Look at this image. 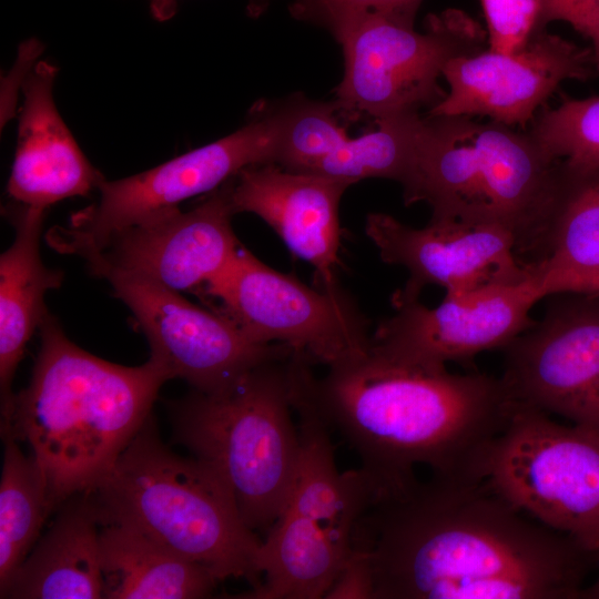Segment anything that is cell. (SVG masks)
I'll return each instance as SVG.
<instances>
[{"label": "cell", "instance_id": "obj_34", "mask_svg": "<svg viewBox=\"0 0 599 599\" xmlns=\"http://www.w3.org/2000/svg\"><path fill=\"white\" fill-rule=\"evenodd\" d=\"M598 564H599V560H598ZM582 598L599 599V576L591 586L585 588Z\"/></svg>", "mask_w": 599, "mask_h": 599}, {"label": "cell", "instance_id": "obj_35", "mask_svg": "<svg viewBox=\"0 0 599 599\" xmlns=\"http://www.w3.org/2000/svg\"><path fill=\"white\" fill-rule=\"evenodd\" d=\"M248 9L250 12L255 16L263 9V0H251Z\"/></svg>", "mask_w": 599, "mask_h": 599}, {"label": "cell", "instance_id": "obj_3", "mask_svg": "<svg viewBox=\"0 0 599 599\" xmlns=\"http://www.w3.org/2000/svg\"><path fill=\"white\" fill-rule=\"evenodd\" d=\"M39 328L30 383L14 394L1 435L29 446L53 511L105 478L172 377L152 356L129 367L90 354L49 312Z\"/></svg>", "mask_w": 599, "mask_h": 599}, {"label": "cell", "instance_id": "obj_11", "mask_svg": "<svg viewBox=\"0 0 599 599\" xmlns=\"http://www.w3.org/2000/svg\"><path fill=\"white\" fill-rule=\"evenodd\" d=\"M280 113L265 104L245 125L206 145L191 150L145 172L116 181L104 180L99 200L73 213L67 226L47 234L48 244L63 254L98 248L112 233L192 196L211 193L245 167L274 163Z\"/></svg>", "mask_w": 599, "mask_h": 599}, {"label": "cell", "instance_id": "obj_25", "mask_svg": "<svg viewBox=\"0 0 599 599\" xmlns=\"http://www.w3.org/2000/svg\"><path fill=\"white\" fill-rule=\"evenodd\" d=\"M422 122L419 114L376 121V129L348 138L303 172L333 177L348 185L369 177L389 179L403 185L415 163Z\"/></svg>", "mask_w": 599, "mask_h": 599}, {"label": "cell", "instance_id": "obj_17", "mask_svg": "<svg viewBox=\"0 0 599 599\" xmlns=\"http://www.w3.org/2000/svg\"><path fill=\"white\" fill-rule=\"evenodd\" d=\"M233 215L227 181L195 207L155 212L80 256L177 293L199 295L226 270L241 247L232 229Z\"/></svg>", "mask_w": 599, "mask_h": 599}, {"label": "cell", "instance_id": "obj_4", "mask_svg": "<svg viewBox=\"0 0 599 599\" xmlns=\"http://www.w3.org/2000/svg\"><path fill=\"white\" fill-rule=\"evenodd\" d=\"M469 115L423 118L406 205L425 202L434 220L493 224L536 263L565 185L559 161L529 131Z\"/></svg>", "mask_w": 599, "mask_h": 599}, {"label": "cell", "instance_id": "obj_21", "mask_svg": "<svg viewBox=\"0 0 599 599\" xmlns=\"http://www.w3.org/2000/svg\"><path fill=\"white\" fill-rule=\"evenodd\" d=\"M6 214L14 227V240L0 256L1 420L12 406V380L26 346L48 313L44 295L63 280L61 271L47 267L41 260L44 212L11 203Z\"/></svg>", "mask_w": 599, "mask_h": 599}, {"label": "cell", "instance_id": "obj_6", "mask_svg": "<svg viewBox=\"0 0 599 599\" xmlns=\"http://www.w3.org/2000/svg\"><path fill=\"white\" fill-rule=\"evenodd\" d=\"M294 355L263 363L222 390L193 389L169 407L176 443L223 483L254 532L272 528L297 469Z\"/></svg>", "mask_w": 599, "mask_h": 599}, {"label": "cell", "instance_id": "obj_20", "mask_svg": "<svg viewBox=\"0 0 599 599\" xmlns=\"http://www.w3.org/2000/svg\"><path fill=\"white\" fill-rule=\"evenodd\" d=\"M0 598H102L100 518L89 491L67 499Z\"/></svg>", "mask_w": 599, "mask_h": 599}, {"label": "cell", "instance_id": "obj_31", "mask_svg": "<svg viewBox=\"0 0 599 599\" xmlns=\"http://www.w3.org/2000/svg\"><path fill=\"white\" fill-rule=\"evenodd\" d=\"M324 598L374 599L373 570L364 551L351 548Z\"/></svg>", "mask_w": 599, "mask_h": 599}, {"label": "cell", "instance_id": "obj_22", "mask_svg": "<svg viewBox=\"0 0 599 599\" xmlns=\"http://www.w3.org/2000/svg\"><path fill=\"white\" fill-rule=\"evenodd\" d=\"M102 598L200 599L219 580L204 567L118 524L100 527Z\"/></svg>", "mask_w": 599, "mask_h": 599}, {"label": "cell", "instance_id": "obj_19", "mask_svg": "<svg viewBox=\"0 0 599 599\" xmlns=\"http://www.w3.org/2000/svg\"><path fill=\"white\" fill-rule=\"evenodd\" d=\"M55 74L54 65L40 61L23 82L18 143L7 185L13 204L44 213L64 199L88 195L105 180L57 110Z\"/></svg>", "mask_w": 599, "mask_h": 599}, {"label": "cell", "instance_id": "obj_2", "mask_svg": "<svg viewBox=\"0 0 599 599\" xmlns=\"http://www.w3.org/2000/svg\"><path fill=\"white\" fill-rule=\"evenodd\" d=\"M298 358L294 403L311 408L356 451L375 496L414 484L417 466L471 476L514 409L500 378L453 374L382 358L369 351L316 378Z\"/></svg>", "mask_w": 599, "mask_h": 599}, {"label": "cell", "instance_id": "obj_29", "mask_svg": "<svg viewBox=\"0 0 599 599\" xmlns=\"http://www.w3.org/2000/svg\"><path fill=\"white\" fill-rule=\"evenodd\" d=\"M488 28L489 49L514 53L539 28L542 0H480Z\"/></svg>", "mask_w": 599, "mask_h": 599}, {"label": "cell", "instance_id": "obj_23", "mask_svg": "<svg viewBox=\"0 0 599 599\" xmlns=\"http://www.w3.org/2000/svg\"><path fill=\"white\" fill-rule=\"evenodd\" d=\"M532 264L545 297L575 293L599 274V172L565 176L541 258Z\"/></svg>", "mask_w": 599, "mask_h": 599}, {"label": "cell", "instance_id": "obj_1", "mask_svg": "<svg viewBox=\"0 0 599 599\" xmlns=\"http://www.w3.org/2000/svg\"><path fill=\"white\" fill-rule=\"evenodd\" d=\"M374 599H579L598 559L481 478L433 474L375 498L355 524Z\"/></svg>", "mask_w": 599, "mask_h": 599}, {"label": "cell", "instance_id": "obj_30", "mask_svg": "<svg viewBox=\"0 0 599 599\" xmlns=\"http://www.w3.org/2000/svg\"><path fill=\"white\" fill-rule=\"evenodd\" d=\"M552 21L569 23L593 44L599 41V0H542L539 28Z\"/></svg>", "mask_w": 599, "mask_h": 599}, {"label": "cell", "instance_id": "obj_28", "mask_svg": "<svg viewBox=\"0 0 599 599\" xmlns=\"http://www.w3.org/2000/svg\"><path fill=\"white\" fill-rule=\"evenodd\" d=\"M422 0H296L291 13L298 20L326 27L333 34L368 16H385L414 22Z\"/></svg>", "mask_w": 599, "mask_h": 599}, {"label": "cell", "instance_id": "obj_10", "mask_svg": "<svg viewBox=\"0 0 599 599\" xmlns=\"http://www.w3.org/2000/svg\"><path fill=\"white\" fill-rule=\"evenodd\" d=\"M258 343H281L327 367L369 351L368 321L339 284L315 290L238 248L199 296Z\"/></svg>", "mask_w": 599, "mask_h": 599}, {"label": "cell", "instance_id": "obj_5", "mask_svg": "<svg viewBox=\"0 0 599 599\" xmlns=\"http://www.w3.org/2000/svg\"><path fill=\"white\" fill-rule=\"evenodd\" d=\"M89 493L101 525L133 528L219 581L241 578L252 589L260 586L262 540L214 473L163 444L152 415Z\"/></svg>", "mask_w": 599, "mask_h": 599}, {"label": "cell", "instance_id": "obj_7", "mask_svg": "<svg viewBox=\"0 0 599 599\" xmlns=\"http://www.w3.org/2000/svg\"><path fill=\"white\" fill-rule=\"evenodd\" d=\"M297 415L301 451L294 483L261 545V583L240 598H324L351 551L355 524L374 499L361 468L338 470L327 426L309 409Z\"/></svg>", "mask_w": 599, "mask_h": 599}, {"label": "cell", "instance_id": "obj_33", "mask_svg": "<svg viewBox=\"0 0 599 599\" xmlns=\"http://www.w3.org/2000/svg\"><path fill=\"white\" fill-rule=\"evenodd\" d=\"M575 293L599 295V274L582 283Z\"/></svg>", "mask_w": 599, "mask_h": 599}, {"label": "cell", "instance_id": "obj_14", "mask_svg": "<svg viewBox=\"0 0 599 599\" xmlns=\"http://www.w3.org/2000/svg\"><path fill=\"white\" fill-rule=\"evenodd\" d=\"M542 298L534 272L519 283L446 294L435 307L408 302L379 323L369 352L404 365L446 369L449 362H468L485 351L506 347L534 324L529 313Z\"/></svg>", "mask_w": 599, "mask_h": 599}, {"label": "cell", "instance_id": "obj_13", "mask_svg": "<svg viewBox=\"0 0 599 599\" xmlns=\"http://www.w3.org/2000/svg\"><path fill=\"white\" fill-rule=\"evenodd\" d=\"M572 294L502 348L500 380L514 403L599 432V295Z\"/></svg>", "mask_w": 599, "mask_h": 599}, {"label": "cell", "instance_id": "obj_36", "mask_svg": "<svg viewBox=\"0 0 599 599\" xmlns=\"http://www.w3.org/2000/svg\"><path fill=\"white\" fill-rule=\"evenodd\" d=\"M592 54L596 70L599 71V41L592 44Z\"/></svg>", "mask_w": 599, "mask_h": 599}, {"label": "cell", "instance_id": "obj_18", "mask_svg": "<svg viewBox=\"0 0 599 599\" xmlns=\"http://www.w3.org/2000/svg\"><path fill=\"white\" fill-rule=\"evenodd\" d=\"M348 186L274 163L245 167L229 181L234 214L253 213L267 223L295 256L314 267L321 287L338 284V206Z\"/></svg>", "mask_w": 599, "mask_h": 599}, {"label": "cell", "instance_id": "obj_16", "mask_svg": "<svg viewBox=\"0 0 599 599\" xmlns=\"http://www.w3.org/2000/svg\"><path fill=\"white\" fill-rule=\"evenodd\" d=\"M595 70L591 49L538 28L517 52L487 49L450 60L443 71L449 90L428 116H486L525 126L564 81H586Z\"/></svg>", "mask_w": 599, "mask_h": 599}, {"label": "cell", "instance_id": "obj_15", "mask_svg": "<svg viewBox=\"0 0 599 599\" xmlns=\"http://www.w3.org/2000/svg\"><path fill=\"white\" fill-rule=\"evenodd\" d=\"M365 233L383 262L408 272L392 296L394 307L417 301L428 285L463 295L519 283L535 272L518 256L511 233L498 225L430 219L426 226L413 227L389 214L370 213Z\"/></svg>", "mask_w": 599, "mask_h": 599}, {"label": "cell", "instance_id": "obj_32", "mask_svg": "<svg viewBox=\"0 0 599 599\" xmlns=\"http://www.w3.org/2000/svg\"><path fill=\"white\" fill-rule=\"evenodd\" d=\"M150 10L155 20L159 22L170 20L177 8V0H149Z\"/></svg>", "mask_w": 599, "mask_h": 599}, {"label": "cell", "instance_id": "obj_9", "mask_svg": "<svg viewBox=\"0 0 599 599\" xmlns=\"http://www.w3.org/2000/svg\"><path fill=\"white\" fill-rule=\"evenodd\" d=\"M342 44L344 75L333 101L339 118L374 122L410 114L440 102L438 85L446 64L483 51L486 33L458 10L429 16L424 33L414 22L368 16L333 34Z\"/></svg>", "mask_w": 599, "mask_h": 599}, {"label": "cell", "instance_id": "obj_27", "mask_svg": "<svg viewBox=\"0 0 599 599\" xmlns=\"http://www.w3.org/2000/svg\"><path fill=\"white\" fill-rule=\"evenodd\" d=\"M277 108L280 135L274 164L283 169L303 172L349 138L334 102L296 97Z\"/></svg>", "mask_w": 599, "mask_h": 599}, {"label": "cell", "instance_id": "obj_26", "mask_svg": "<svg viewBox=\"0 0 599 599\" xmlns=\"http://www.w3.org/2000/svg\"><path fill=\"white\" fill-rule=\"evenodd\" d=\"M528 131L560 162L565 176L599 172V95L564 97L559 105L538 112Z\"/></svg>", "mask_w": 599, "mask_h": 599}, {"label": "cell", "instance_id": "obj_24", "mask_svg": "<svg viewBox=\"0 0 599 599\" xmlns=\"http://www.w3.org/2000/svg\"><path fill=\"white\" fill-rule=\"evenodd\" d=\"M0 480V595L37 541L52 512L41 469L18 441L7 438Z\"/></svg>", "mask_w": 599, "mask_h": 599}, {"label": "cell", "instance_id": "obj_12", "mask_svg": "<svg viewBox=\"0 0 599 599\" xmlns=\"http://www.w3.org/2000/svg\"><path fill=\"white\" fill-rule=\"evenodd\" d=\"M85 262L131 309L151 356L194 390H222L254 367L294 353L285 344L253 341L226 316L190 303L181 293L95 258Z\"/></svg>", "mask_w": 599, "mask_h": 599}, {"label": "cell", "instance_id": "obj_8", "mask_svg": "<svg viewBox=\"0 0 599 599\" xmlns=\"http://www.w3.org/2000/svg\"><path fill=\"white\" fill-rule=\"evenodd\" d=\"M475 476L599 560V432L514 403Z\"/></svg>", "mask_w": 599, "mask_h": 599}]
</instances>
